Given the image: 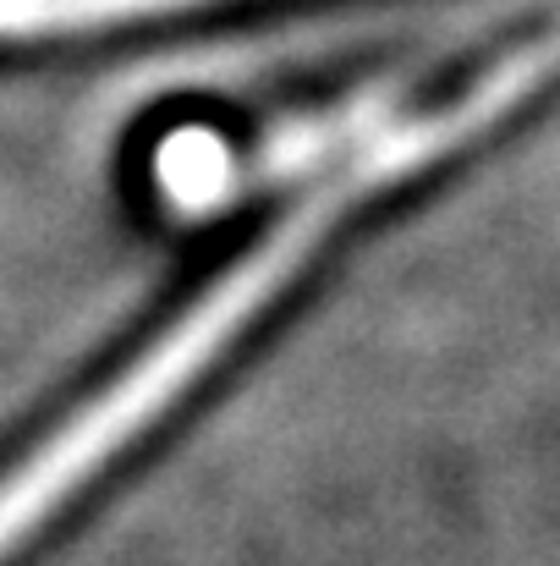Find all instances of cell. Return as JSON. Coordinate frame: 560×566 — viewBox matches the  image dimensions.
Wrapping results in <instances>:
<instances>
[{
	"label": "cell",
	"instance_id": "obj_1",
	"mask_svg": "<svg viewBox=\"0 0 560 566\" xmlns=\"http://www.w3.org/2000/svg\"><path fill=\"white\" fill-rule=\"evenodd\" d=\"M489 116H500V111H495V99L478 88V94H473L467 105H456L451 116L423 122V127L390 138L379 155H369V166H358L341 188L314 192V198H308L303 209H292L258 248H247V253L187 308L182 319H171L99 396H88L77 412H66L22 462H11V468L0 473V562H6L11 551H22L99 468H110L149 423H160V418L177 407V396L225 353V342L292 281V270H297V264L308 259V248L325 237V226H330V214L347 203V192H358L363 182H373V177H395V171H406V166L440 155L451 138L484 127Z\"/></svg>",
	"mask_w": 560,
	"mask_h": 566
},
{
	"label": "cell",
	"instance_id": "obj_2",
	"mask_svg": "<svg viewBox=\"0 0 560 566\" xmlns=\"http://www.w3.org/2000/svg\"><path fill=\"white\" fill-rule=\"evenodd\" d=\"M203 0H0V39H39L94 22H127V17H160Z\"/></svg>",
	"mask_w": 560,
	"mask_h": 566
}]
</instances>
